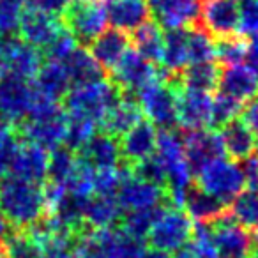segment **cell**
<instances>
[{
	"label": "cell",
	"instance_id": "obj_1",
	"mask_svg": "<svg viewBox=\"0 0 258 258\" xmlns=\"http://www.w3.org/2000/svg\"><path fill=\"white\" fill-rule=\"evenodd\" d=\"M0 214L15 228L25 230L46 214L43 187L13 175L0 179Z\"/></svg>",
	"mask_w": 258,
	"mask_h": 258
},
{
	"label": "cell",
	"instance_id": "obj_36",
	"mask_svg": "<svg viewBox=\"0 0 258 258\" xmlns=\"http://www.w3.org/2000/svg\"><path fill=\"white\" fill-rule=\"evenodd\" d=\"M6 258H41V247L25 230L16 228L4 240Z\"/></svg>",
	"mask_w": 258,
	"mask_h": 258
},
{
	"label": "cell",
	"instance_id": "obj_41",
	"mask_svg": "<svg viewBox=\"0 0 258 258\" xmlns=\"http://www.w3.org/2000/svg\"><path fill=\"white\" fill-rule=\"evenodd\" d=\"M22 11V6L0 2V34H6V36H16L18 34Z\"/></svg>",
	"mask_w": 258,
	"mask_h": 258
},
{
	"label": "cell",
	"instance_id": "obj_7",
	"mask_svg": "<svg viewBox=\"0 0 258 258\" xmlns=\"http://www.w3.org/2000/svg\"><path fill=\"white\" fill-rule=\"evenodd\" d=\"M108 78L122 90V94L137 97L144 87L159 80V66L149 62L138 51L127 50Z\"/></svg>",
	"mask_w": 258,
	"mask_h": 258
},
{
	"label": "cell",
	"instance_id": "obj_47",
	"mask_svg": "<svg viewBox=\"0 0 258 258\" xmlns=\"http://www.w3.org/2000/svg\"><path fill=\"white\" fill-rule=\"evenodd\" d=\"M0 2H8V4H15V6H25L27 0H0Z\"/></svg>",
	"mask_w": 258,
	"mask_h": 258
},
{
	"label": "cell",
	"instance_id": "obj_5",
	"mask_svg": "<svg viewBox=\"0 0 258 258\" xmlns=\"http://www.w3.org/2000/svg\"><path fill=\"white\" fill-rule=\"evenodd\" d=\"M144 115L159 131H172L179 127L177 122V90L168 83L156 80L137 94Z\"/></svg>",
	"mask_w": 258,
	"mask_h": 258
},
{
	"label": "cell",
	"instance_id": "obj_6",
	"mask_svg": "<svg viewBox=\"0 0 258 258\" xmlns=\"http://www.w3.org/2000/svg\"><path fill=\"white\" fill-rule=\"evenodd\" d=\"M193 221L180 207L170 205L152 225L145 240L151 247L163 251H175L187 244L193 237Z\"/></svg>",
	"mask_w": 258,
	"mask_h": 258
},
{
	"label": "cell",
	"instance_id": "obj_44",
	"mask_svg": "<svg viewBox=\"0 0 258 258\" xmlns=\"http://www.w3.org/2000/svg\"><path fill=\"white\" fill-rule=\"evenodd\" d=\"M244 60H247V68L251 69V71L254 73V76H256L258 80V36L253 37V39L247 43V51H246V58Z\"/></svg>",
	"mask_w": 258,
	"mask_h": 258
},
{
	"label": "cell",
	"instance_id": "obj_30",
	"mask_svg": "<svg viewBox=\"0 0 258 258\" xmlns=\"http://www.w3.org/2000/svg\"><path fill=\"white\" fill-rule=\"evenodd\" d=\"M219 75H221V66L214 60L198 62V64H187L179 75L180 87L184 89L202 90L209 92L218 89Z\"/></svg>",
	"mask_w": 258,
	"mask_h": 258
},
{
	"label": "cell",
	"instance_id": "obj_33",
	"mask_svg": "<svg viewBox=\"0 0 258 258\" xmlns=\"http://www.w3.org/2000/svg\"><path fill=\"white\" fill-rule=\"evenodd\" d=\"M230 216L240 226L253 232L258 226V191L242 189L230 202Z\"/></svg>",
	"mask_w": 258,
	"mask_h": 258
},
{
	"label": "cell",
	"instance_id": "obj_40",
	"mask_svg": "<svg viewBox=\"0 0 258 258\" xmlns=\"http://www.w3.org/2000/svg\"><path fill=\"white\" fill-rule=\"evenodd\" d=\"M239 34L246 39L258 36V0H239Z\"/></svg>",
	"mask_w": 258,
	"mask_h": 258
},
{
	"label": "cell",
	"instance_id": "obj_48",
	"mask_svg": "<svg viewBox=\"0 0 258 258\" xmlns=\"http://www.w3.org/2000/svg\"><path fill=\"white\" fill-rule=\"evenodd\" d=\"M249 258H258V244H254V246H253V249H251Z\"/></svg>",
	"mask_w": 258,
	"mask_h": 258
},
{
	"label": "cell",
	"instance_id": "obj_16",
	"mask_svg": "<svg viewBox=\"0 0 258 258\" xmlns=\"http://www.w3.org/2000/svg\"><path fill=\"white\" fill-rule=\"evenodd\" d=\"M156 142H158V129L147 118H142L118 140L120 161L133 168L154 154Z\"/></svg>",
	"mask_w": 258,
	"mask_h": 258
},
{
	"label": "cell",
	"instance_id": "obj_35",
	"mask_svg": "<svg viewBox=\"0 0 258 258\" xmlns=\"http://www.w3.org/2000/svg\"><path fill=\"white\" fill-rule=\"evenodd\" d=\"M216 58L214 39L198 25L187 27V64L209 62Z\"/></svg>",
	"mask_w": 258,
	"mask_h": 258
},
{
	"label": "cell",
	"instance_id": "obj_28",
	"mask_svg": "<svg viewBox=\"0 0 258 258\" xmlns=\"http://www.w3.org/2000/svg\"><path fill=\"white\" fill-rule=\"evenodd\" d=\"M129 43H133V50L138 51L144 58H147L149 62L156 66H161L165 37H163V29L154 20H149L140 29L131 32Z\"/></svg>",
	"mask_w": 258,
	"mask_h": 258
},
{
	"label": "cell",
	"instance_id": "obj_22",
	"mask_svg": "<svg viewBox=\"0 0 258 258\" xmlns=\"http://www.w3.org/2000/svg\"><path fill=\"white\" fill-rule=\"evenodd\" d=\"M218 133L225 154H228L233 161H244L256 151V135L240 117L226 122L221 129H218Z\"/></svg>",
	"mask_w": 258,
	"mask_h": 258
},
{
	"label": "cell",
	"instance_id": "obj_15",
	"mask_svg": "<svg viewBox=\"0 0 258 258\" xmlns=\"http://www.w3.org/2000/svg\"><path fill=\"white\" fill-rule=\"evenodd\" d=\"M117 204L122 212L140 211V209H151L161 204H172L168 191L163 187L142 180L135 175H129L122 180L117 191Z\"/></svg>",
	"mask_w": 258,
	"mask_h": 258
},
{
	"label": "cell",
	"instance_id": "obj_10",
	"mask_svg": "<svg viewBox=\"0 0 258 258\" xmlns=\"http://www.w3.org/2000/svg\"><path fill=\"white\" fill-rule=\"evenodd\" d=\"M184 158L193 177L198 175L211 161L225 158L219 133L212 129L184 131Z\"/></svg>",
	"mask_w": 258,
	"mask_h": 258
},
{
	"label": "cell",
	"instance_id": "obj_11",
	"mask_svg": "<svg viewBox=\"0 0 258 258\" xmlns=\"http://www.w3.org/2000/svg\"><path fill=\"white\" fill-rule=\"evenodd\" d=\"M62 30H64V25L57 15H51V13L32 8V6L22 11L18 34L22 41L32 44L37 50L43 51L48 44L53 43L55 37Z\"/></svg>",
	"mask_w": 258,
	"mask_h": 258
},
{
	"label": "cell",
	"instance_id": "obj_50",
	"mask_svg": "<svg viewBox=\"0 0 258 258\" xmlns=\"http://www.w3.org/2000/svg\"><path fill=\"white\" fill-rule=\"evenodd\" d=\"M254 152H256V154H258V138H256V151H254Z\"/></svg>",
	"mask_w": 258,
	"mask_h": 258
},
{
	"label": "cell",
	"instance_id": "obj_27",
	"mask_svg": "<svg viewBox=\"0 0 258 258\" xmlns=\"http://www.w3.org/2000/svg\"><path fill=\"white\" fill-rule=\"evenodd\" d=\"M122 209L117 204V197H101L92 195L83 209V221L89 228H111L118 226Z\"/></svg>",
	"mask_w": 258,
	"mask_h": 258
},
{
	"label": "cell",
	"instance_id": "obj_21",
	"mask_svg": "<svg viewBox=\"0 0 258 258\" xmlns=\"http://www.w3.org/2000/svg\"><path fill=\"white\" fill-rule=\"evenodd\" d=\"M218 89L225 96H230L246 104L247 101L258 96V80L247 66H221Z\"/></svg>",
	"mask_w": 258,
	"mask_h": 258
},
{
	"label": "cell",
	"instance_id": "obj_18",
	"mask_svg": "<svg viewBox=\"0 0 258 258\" xmlns=\"http://www.w3.org/2000/svg\"><path fill=\"white\" fill-rule=\"evenodd\" d=\"M182 209H186V214L191 218V221L200 225H214L219 219L230 216V205L202 191L195 180L184 195Z\"/></svg>",
	"mask_w": 258,
	"mask_h": 258
},
{
	"label": "cell",
	"instance_id": "obj_39",
	"mask_svg": "<svg viewBox=\"0 0 258 258\" xmlns=\"http://www.w3.org/2000/svg\"><path fill=\"white\" fill-rule=\"evenodd\" d=\"M96 125L94 122L87 120L82 117H71L68 115V125H66V135H64V144L71 151H78L94 133H96Z\"/></svg>",
	"mask_w": 258,
	"mask_h": 258
},
{
	"label": "cell",
	"instance_id": "obj_2",
	"mask_svg": "<svg viewBox=\"0 0 258 258\" xmlns=\"http://www.w3.org/2000/svg\"><path fill=\"white\" fill-rule=\"evenodd\" d=\"M122 96H124L122 90L110 78H104L87 85L71 87L62 97L60 104L66 115L82 117L94 124H101L106 111L115 103H118Z\"/></svg>",
	"mask_w": 258,
	"mask_h": 258
},
{
	"label": "cell",
	"instance_id": "obj_13",
	"mask_svg": "<svg viewBox=\"0 0 258 258\" xmlns=\"http://www.w3.org/2000/svg\"><path fill=\"white\" fill-rule=\"evenodd\" d=\"M151 18L161 29H187L200 20L202 0H147Z\"/></svg>",
	"mask_w": 258,
	"mask_h": 258
},
{
	"label": "cell",
	"instance_id": "obj_37",
	"mask_svg": "<svg viewBox=\"0 0 258 258\" xmlns=\"http://www.w3.org/2000/svg\"><path fill=\"white\" fill-rule=\"evenodd\" d=\"M242 106L244 104L240 103V101L219 92L216 97H212V111H211V124H209V129H212V131L221 129L226 122L239 117L240 111H242Z\"/></svg>",
	"mask_w": 258,
	"mask_h": 258
},
{
	"label": "cell",
	"instance_id": "obj_34",
	"mask_svg": "<svg viewBox=\"0 0 258 258\" xmlns=\"http://www.w3.org/2000/svg\"><path fill=\"white\" fill-rule=\"evenodd\" d=\"M76 166V152L68 149L66 145L53 149L48 158V173L46 179L48 182L60 184L66 186V182L69 180L71 173L75 172Z\"/></svg>",
	"mask_w": 258,
	"mask_h": 258
},
{
	"label": "cell",
	"instance_id": "obj_14",
	"mask_svg": "<svg viewBox=\"0 0 258 258\" xmlns=\"http://www.w3.org/2000/svg\"><path fill=\"white\" fill-rule=\"evenodd\" d=\"M212 111V96L202 90H177V122L182 131L209 129Z\"/></svg>",
	"mask_w": 258,
	"mask_h": 258
},
{
	"label": "cell",
	"instance_id": "obj_12",
	"mask_svg": "<svg viewBox=\"0 0 258 258\" xmlns=\"http://www.w3.org/2000/svg\"><path fill=\"white\" fill-rule=\"evenodd\" d=\"M212 240L218 258H249L254 246L251 232L240 226L232 216L212 225Z\"/></svg>",
	"mask_w": 258,
	"mask_h": 258
},
{
	"label": "cell",
	"instance_id": "obj_24",
	"mask_svg": "<svg viewBox=\"0 0 258 258\" xmlns=\"http://www.w3.org/2000/svg\"><path fill=\"white\" fill-rule=\"evenodd\" d=\"M108 22L125 34L135 32L151 18L147 0H111L106 6Z\"/></svg>",
	"mask_w": 258,
	"mask_h": 258
},
{
	"label": "cell",
	"instance_id": "obj_46",
	"mask_svg": "<svg viewBox=\"0 0 258 258\" xmlns=\"http://www.w3.org/2000/svg\"><path fill=\"white\" fill-rule=\"evenodd\" d=\"M140 258H172V254H170L168 251L156 249V247H147V249H144Z\"/></svg>",
	"mask_w": 258,
	"mask_h": 258
},
{
	"label": "cell",
	"instance_id": "obj_25",
	"mask_svg": "<svg viewBox=\"0 0 258 258\" xmlns=\"http://www.w3.org/2000/svg\"><path fill=\"white\" fill-rule=\"evenodd\" d=\"M32 85L39 94H43L44 97L51 101H57V103H60L62 97L71 89L64 66H62V62L55 60H44L41 64L37 75L34 76Z\"/></svg>",
	"mask_w": 258,
	"mask_h": 258
},
{
	"label": "cell",
	"instance_id": "obj_26",
	"mask_svg": "<svg viewBox=\"0 0 258 258\" xmlns=\"http://www.w3.org/2000/svg\"><path fill=\"white\" fill-rule=\"evenodd\" d=\"M66 73L71 87L76 85H87V83L99 82V80L108 78L106 73L99 68L96 60L92 58V55L85 50V48L76 46L68 57L62 60Z\"/></svg>",
	"mask_w": 258,
	"mask_h": 258
},
{
	"label": "cell",
	"instance_id": "obj_19",
	"mask_svg": "<svg viewBox=\"0 0 258 258\" xmlns=\"http://www.w3.org/2000/svg\"><path fill=\"white\" fill-rule=\"evenodd\" d=\"M78 159L85 161L94 170L117 168L120 163L118 140L106 133H94L82 147L76 151Z\"/></svg>",
	"mask_w": 258,
	"mask_h": 258
},
{
	"label": "cell",
	"instance_id": "obj_32",
	"mask_svg": "<svg viewBox=\"0 0 258 258\" xmlns=\"http://www.w3.org/2000/svg\"><path fill=\"white\" fill-rule=\"evenodd\" d=\"M44 62L41 50L34 48L32 44L25 43L20 39L16 43V46L13 48L11 55L8 60V69L11 75H16L20 78L25 80H34V76L37 75L41 64Z\"/></svg>",
	"mask_w": 258,
	"mask_h": 258
},
{
	"label": "cell",
	"instance_id": "obj_49",
	"mask_svg": "<svg viewBox=\"0 0 258 258\" xmlns=\"http://www.w3.org/2000/svg\"><path fill=\"white\" fill-rule=\"evenodd\" d=\"M0 258H6V251H4V244L0 240Z\"/></svg>",
	"mask_w": 258,
	"mask_h": 258
},
{
	"label": "cell",
	"instance_id": "obj_3",
	"mask_svg": "<svg viewBox=\"0 0 258 258\" xmlns=\"http://www.w3.org/2000/svg\"><path fill=\"white\" fill-rule=\"evenodd\" d=\"M58 18L75 39L76 46L89 48V44L106 30V4L103 0H71Z\"/></svg>",
	"mask_w": 258,
	"mask_h": 258
},
{
	"label": "cell",
	"instance_id": "obj_45",
	"mask_svg": "<svg viewBox=\"0 0 258 258\" xmlns=\"http://www.w3.org/2000/svg\"><path fill=\"white\" fill-rule=\"evenodd\" d=\"M172 258H202L198 254V251L195 249V246L191 244V240L187 244H184L182 247L175 249V254H172Z\"/></svg>",
	"mask_w": 258,
	"mask_h": 258
},
{
	"label": "cell",
	"instance_id": "obj_4",
	"mask_svg": "<svg viewBox=\"0 0 258 258\" xmlns=\"http://www.w3.org/2000/svg\"><path fill=\"white\" fill-rule=\"evenodd\" d=\"M195 184L202 191L230 205V202L244 189L246 179L240 165L226 158H218L198 173Z\"/></svg>",
	"mask_w": 258,
	"mask_h": 258
},
{
	"label": "cell",
	"instance_id": "obj_17",
	"mask_svg": "<svg viewBox=\"0 0 258 258\" xmlns=\"http://www.w3.org/2000/svg\"><path fill=\"white\" fill-rule=\"evenodd\" d=\"M48 158H50V154L46 149L30 144V142H20L8 172L13 177L41 186L46 182Z\"/></svg>",
	"mask_w": 258,
	"mask_h": 258
},
{
	"label": "cell",
	"instance_id": "obj_23",
	"mask_svg": "<svg viewBox=\"0 0 258 258\" xmlns=\"http://www.w3.org/2000/svg\"><path fill=\"white\" fill-rule=\"evenodd\" d=\"M144 117L145 115L142 111L140 104H138L137 97L125 96L124 94L122 99L118 103H115L103 117V120H101V131L117 138V140H120L129 129L133 127L137 122H140Z\"/></svg>",
	"mask_w": 258,
	"mask_h": 258
},
{
	"label": "cell",
	"instance_id": "obj_8",
	"mask_svg": "<svg viewBox=\"0 0 258 258\" xmlns=\"http://www.w3.org/2000/svg\"><path fill=\"white\" fill-rule=\"evenodd\" d=\"M214 41L239 34V2L237 0H202L200 20L197 23Z\"/></svg>",
	"mask_w": 258,
	"mask_h": 258
},
{
	"label": "cell",
	"instance_id": "obj_31",
	"mask_svg": "<svg viewBox=\"0 0 258 258\" xmlns=\"http://www.w3.org/2000/svg\"><path fill=\"white\" fill-rule=\"evenodd\" d=\"M170 205L172 204H161V205H156V207H151V209L122 212L118 228H120L124 233H127L129 237H133V239L145 240V237H147V233L151 232L156 219H158Z\"/></svg>",
	"mask_w": 258,
	"mask_h": 258
},
{
	"label": "cell",
	"instance_id": "obj_9",
	"mask_svg": "<svg viewBox=\"0 0 258 258\" xmlns=\"http://www.w3.org/2000/svg\"><path fill=\"white\" fill-rule=\"evenodd\" d=\"M66 125H68V115L62 110L50 117L29 118L13 127L18 135L20 142H30L46 151H53L64 144Z\"/></svg>",
	"mask_w": 258,
	"mask_h": 258
},
{
	"label": "cell",
	"instance_id": "obj_42",
	"mask_svg": "<svg viewBox=\"0 0 258 258\" xmlns=\"http://www.w3.org/2000/svg\"><path fill=\"white\" fill-rule=\"evenodd\" d=\"M240 118L253 129L254 135L258 133V96L244 104L242 111H240Z\"/></svg>",
	"mask_w": 258,
	"mask_h": 258
},
{
	"label": "cell",
	"instance_id": "obj_38",
	"mask_svg": "<svg viewBox=\"0 0 258 258\" xmlns=\"http://www.w3.org/2000/svg\"><path fill=\"white\" fill-rule=\"evenodd\" d=\"M216 46V58L219 66H233L240 64L246 58L247 41L242 36L226 37V39L214 41Z\"/></svg>",
	"mask_w": 258,
	"mask_h": 258
},
{
	"label": "cell",
	"instance_id": "obj_20",
	"mask_svg": "<svg viewBox=\"0 0 258 258\" xmlns=\"http://www.w3.org/2000/svg\"><path fill=\"white\" fill-rule=\"evenodd\" d=\"M127 34L117 29H106L89 44V53L99 64V68L106 73V76H110L115 66L118 64V60L127 51Z\"/></svg>",
	"mask_w": 258,
	"mask_h": 258
},
{
	"label": "cell",
	"instance_id": "obj_29",
	"mask_svg": "<svg viewBox=\"0 0 258 258\" xmlns=\"http://www.w3.org/2000/svg\"><path fill=\"white\" fill-rule=\"evenodd\" d=\"M163 71L168 76H179L187 66V29H172L163 32Z\"/></svg>",
	"mask_w": 258,
	"mask_h": 258
},
{
	"label": "cell",
	"instance_id": "obj_43",
	"mask_svg": "<svg viewBox=\"0 0 258 258\" xmlns=\"http://www.w3.org/2000/svg\"><path fill=\"white\" fill-rule=\"evenodd\" d=\"M69 2H71V0H30V6L58 16L62 11H64V8L69 4Z\"/></svg>",
	"mask_w": 258,
	"mask_h": 258
}]
</instances>
